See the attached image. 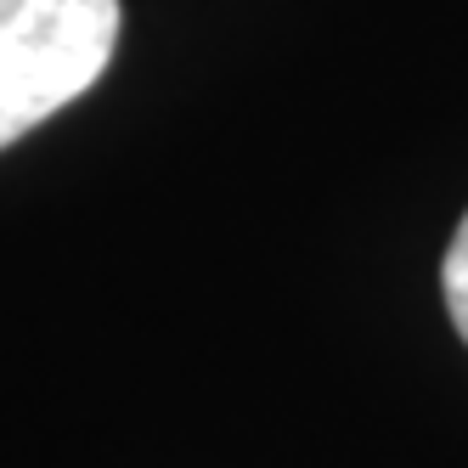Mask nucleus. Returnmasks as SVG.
Wrapping results in <instances>:
<instances>
[{"label": "nucleus", "instance_id": "1", "mask_svg": "<svg viewBox=\"0 0 468 468\" xmlns=\"http://www.w3.org/2000/svg\"><path fill=\"white\" fill-rule=\"evenodd\" d=\"M119 0H0V153L108 74Z\"/></svg>", "mask_w": 468, "mask_h": 468}, {"label": "nucleus", "instance_id": "2", "mask_svg": "<svg viewBox=\"0 0 468 468\" xmlns=\"http://www.w3.org/2000/svg\"><path fill=\"white\" fill-rule=\"evenodd\" d=\"M441 293H446V311H452L457 339L468 345V215L457 220L452 243H446V260H441Z\"/></svg>", "mask_w": 468, "mask_h": 468}]
</instances>
